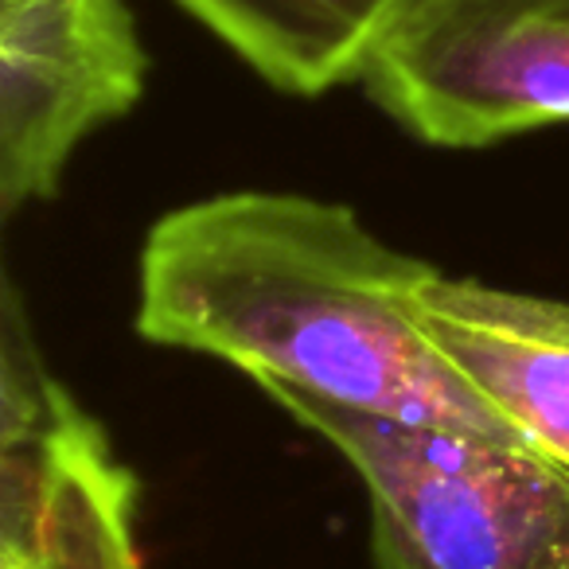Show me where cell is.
Instances as JSON below:
<instances>
[{"mask_svg": "<svg viewBox=\"0 0 569 569\" xmlns=\"http://www.w3.org/2000/svg\"><path fill=\"white\" fill-rule=\"evenodd\" d=\"M359 87L433 149H488L566 126L569 0H406Z\"/></svg>", "mask_w": 569, "mask_h": 569, "instance_id": "3957f363", "label": "cell"}, {"mask_svg": "<svg viewBox=\"0 0 569 569\" xmlns=\"http://www.w3.org/2000/svg\"><path fill=\"white\" fill-rule=\"evenodd\" d=\"M266 87L320 98L359 82L406 0H172Z\"/></svg>", "mask_w": 569, "mask_h": 569, "instance_id": "52a82bcc", "label": "cell"}, {"mask_svg": "<svg viewBox=\"0 0 569 569\" xmlns=\"http://www.w3.org/2000/svg\"><path fill=\"white\" fill-rule=\"evenodd\" d=\"M429 273L343 203L222 191L152 222L137 332L234 363L253 382L527 449L413 317L410 293Z\"/></svg>", "mask_w": 569, "mask_h": 569, "instance_id": "6da1fadb", "label": "cell"}, {"mask_svg": "<svg viewBox=\"0 0 569 569\" xmlns=\"http://www.w3.org/2000/svg\"><path fill=\"white\" fill-rule=\"evenodd\" d=\"M0 569H141L133 472L51 375L12 281L0 312Z\"/></svg>", "mask_w": 569, "mask_h": 569, "instance_id": "277c9868", "label": "cell"}, {"mask_svg": "<svg viewBox=\"0 0 569 569\" xmlns=\"http://www.w3.org/2000/svg\"><path fill=\"white\" fill-rule=\"evenodd\" d=\"M253 387L359 472L379 569H569V480L530 449Z\"/></svg>", "mask_w": 569, "mask_h": 569, "instance_id": "7a4b0ae2", "label": "cell"}, {"mask_svg": "<svg viewBox=\"0 0 569 569\" xmlns=\"http://www.w3.org/2000/svg\"><path fill=\"white\" fill-rule=\"evenodd\" d=\"M149 51L126 0H0V211L48 203L87 137L141 102Z\"/></svg>", "mask_w": 569, "mask_h": 569, "instance_id": "5b68a950", "label": "cell"}, {"mask_svg": "<svg viewBox=\"0 0 569 569\" xmlns=\"http://www.w3.org/2000/svg\"><path fill=\"white\" fill-rule=\"evenodd\" d=\"M410 309L476 395L569 480V301L433 269Z\"/></svg>", "mask_w": 569, "mask_h": 569, "instance_id": "8992f818", "label": "cell"}]
</instances>
